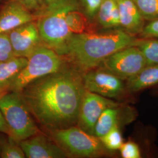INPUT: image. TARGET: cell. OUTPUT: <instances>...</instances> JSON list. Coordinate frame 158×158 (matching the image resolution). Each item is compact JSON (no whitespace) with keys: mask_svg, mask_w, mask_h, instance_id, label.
Returning <instances> with one entry per match:
<instances>
[{"mask_svg":"<svg viewBox=\"0 0 158 158\" xmlns=\"http://www.w3.org/2000/svg\"><path fill=\"white\" fill-rule=\"evenodd\" d=\"M14 53L8 32L0 34V63L14 57Z\"/></svg>","mask_w":158,"mask_h":158,"instance_id":"603a6c76","label":"cell"},{"mask_svg":"<svg viewBox=\"0 0 158 158\" xmlns=\"http://www.w3.org/2000/svg\"><path fill=\"white\" fill-rule=\"evenodd\" d=\"M79 9L77 0H63L48 5L38 15L36 24L43 44L59 55L73 35L68 27V12Z\"/></svg>","mask_w":158,"mask_h":158,"instance_id":"3957f363","label":"cell"},{"mask_svg":"<svg viewBox=\"0 0 158 158\" xmlns=\"http://www.w3.org/2000/svg\"><path fill=\"white\" fill-rule=\"evenodd\" d=\"M0 158H1V143H0Z\"/></svg>","mask_w":158,"mask_h":158,"instance_id":"f546056e","label":"cell"},{"mask_svg":"<svg viewBox=\"0 0 158 158\" xmlns=\"http://www.w3.org/2000/svg\"><path fill=\"white\" fill-rule=\"evenodd\" d=\"M97 16L99 24L104 28L120 27L118 8L116 0H102Z\"/></svg>","mask_w":158,"mask_h":158,"instance_id":"e0dca14e","label":"cell"},{"mask_svg":"<svg viewBox=\"0 0 158 158\" xmlns=\"http://www.w3.org/2000/svg\"><path fill=\"white\" fill-rule=\"evenodd\" d=\"M85 91L83 73L67 63L19 93L36 121L51 131L77 125Z\"/></svg>","mask_w":158,"mask_h":158,"instance_id":"6da1fadb","label":"cell"},{"mask_svg":"<svg viewBox=\"0 0 158 158\" xmlns=\"http://www.w3.org/2000/svg\"><path fill=\"white\" fill-rule=\"evenodd\" d=\"M145 21L158 19V0H133Z\"/></svg>","mask_w":158,"mask_h":158,"instance_id":"ffe728a7","label":"cell"},{"mask_svg":"<svg viewBox=\"0 0 158 158\" xmlns=\"http://www.w3.org/2000/svg\"><path fill=\"white\" fill-rule=\"evenodd\" d=\"M108 108L105 110L96 122L93 135L100 138L108 133L121 121V111L119 107Z\"/></svg>","mask_w":158,"mask_h":158,"instance_id":"2e32d148","label":"cell"},{"mask_svg":"<svg viewBox=\"0 0 158 158\" xmlns=\"http://www.w3.org/2000/svg\"><path fill=\"white\" fill-rule=\"evenodd\" d=\"M15 57L28 58L44 45L36 23H26L8 32Z\"/></svg>","mask_w":158,"mask_h":158,"instance_id":"30bf717a","label":"cell"},{"mask_svg":"<svg viewBox=\"0 0 158 158\" xmlns=\"http://www.w3.org/2000/svg\"><path fill=\"white\" fill-rule=\"evenodd\" d=\"M119 150L123 158H141V151L135 142L128 141L125 143H123Z\"/></svg>","mask_w":158,"mask_h":158,"instance_id":"cb8c5ba5","label":"cell"},{"mask_svg":"<svg viewBox=\"0 0 158 158\" xmlns=\"http://www.w3.org/2000/svg\"><path fill=\"white\" fill-rule=\"evenodd\" d=\"M19 144L27 158H64L69 157L55 142L40 133L19 142Z\"/></svg>","mask_w":158,"mask_h":158,"instance_id":"8fae6325","label":"cell"},{"mask_svg":"<svg viewBox=\"0 0 158 158\" xmlns=\"http://www.w3.org/2000/svg\"><path fill=\"white\" fill-rule=\"evenodd\" d=\"M0 132L5 133L8 136H10V131L8 125L6 123V119L4 118L2 113L0 110Z\"/></svg>","mask_w":158,"mask_h":158,"instance_id":"83f0119b","label":"cell"},{"mask_svg":"<svg viewBox=\"0 0 158 158\" xmlns=\"http://www.w3.org/2000/svg\"><path fill=\"white\" fill-rule=\"evenodd\" d=\"M27 59L26 65L12 81L9 92L19 93L31 82L56 72L68 63L55 51L45 45L36 49Z\"/></svg>","mask_w":158,"mask_h":158,"instance_id":"5b68a950","label":"cell"},{"mask_svg":"<svg viewBox=\"0 0 158 158\" xmlns=\"http://www.w3.org/2000/svg\"><path fill=\"white\" fill-rule=\"evenodd\" d=\"M28 10L35 8L40 6L42 0H17Z\"/></svg>","mask_w":158,"mask_h":158,"instance_id":"4316f807","label":"cell"},{"mask_svg":"<svg viewBox=\"0 0 158 158\" xmlns=\"http://www.w3.org/2000/svg\"><path fill=\"white\" fill-rule=\"evenodd\" d=\"M102 0H83L87 17L90 19L97 16Z\"/></svg>","mask_w":158,"mask_h":158,"instance_id":"484cf974","label":"cell"},{"mask_svg":"<svg viewBox=\"0 0 158 158\" xmlns=\"http://www.w3.org/2000/svg\"><path fill=\"white\" fill-rule=\"evenodd\" d=\"M147 66L146 59L141 50L136 46H131L107 57L99 67L123 80H127Z\"/></svg>","mask_w":158,"mask_h":158,"instance_id":"52a82bcc","label":"cell"},{"mask_svg":"<svg viewBox=\"0 0 158 158\" xmlns=\"http://www.w3.org/2000/svg\"><path fill=\"white\" fill-rule=\"evenodd\" d=\"M99 138L104 147L110 151L118 150L124 143L118 125L115 126L106 134Z\"/></svg>","mask_w":158,"mask_h":158,"instance_id":"44dd1931","label":"cell"},{"mask_svg":"<svg viewBox=\"0 0 158 158\" xmlns=\"http://www.w3.org/2000/svg\"><path fill=\"white\" fill-rule=\"evenodd\" d=\"M141 40L121 28L104 33L73 34L59 55L85 73L99 67L104 60L119 50L137 45Z\"/></svg>","mask_w":158,"mask_h":158,"instance_id":"7a4b0ae2","label":"cell"},{"mask_svg":"<svg viewBox=\"0 0 158 158\" xmlns=\"http://www.w3.org/2000/svg\"><path fill=\"white\" fill-rule=\"evenodd\" d=\"M8 140L1 144V158H25V155L18 142L8 136Z\"/></svg>","mask_w":158,"mask_h":158,"instance_id":"7402d4cb","label":"cell"},{"mask_svg":"<svg viewBox=\"0 0 158 158\" xmlns=\"http://www.w3.org/2000/svg\"><path fill=\"white\" fill-rule=\"evenodd\" d=\"M49 132L53 141L69 156L98 158L106 155L107 149L100 138L85 132L77 125Z\"/></svg>","mask_w":158,"mask_h":158,"instance_id":"8992f818","label":"cell"},{"mask_svg":"<svg viewBox=\"0 0 158 158\" xmlns=\"http://www.w3.org/2000/svg\"><path fill=\"white\" fill-rule=\"evenodd\" d=\"M28 62V59L14 57L0 63V96L9 92L12 81Z\"/></svg>","mask_w":158,"mask_h":158,"instance_id":"9a60e30c","label":"cell"},{"mask_svg":"<svg viewBox=\"0 0 158 158\" xmlns=\"http://www.w3.org/2000/svg\"><path fill=\"white\" fill-rule=\"evenodd\" d=\"M139 35L143 39L158 38V19L145 25Z\"/></svg>","mask_w":158,"mask_h":158,"instance_id":"d4e9b609","label":"cell"},{"mask_svg":"<svg viewBox=\"0 0 158 158\" xmlns=\"http://www.w3.org/2000/svg\"><path fill=\"white\" fill-rule=\"evenodd\" d=\"M158 84V64L147 66L135 76L126 80L127 93H134Z\"/></svg>","mask_w":158,"mask_h":158,"instance_id":"5bb4252c","label":"cell"},{"mask_svg":"<svg viewBox=\"0 0 158 158\" xmlns=\"http://www.w3.org/2000/svg\"><path fill=\"white\" fill-rule=\"evenodd\" d=\"M120 106L110 98L85 90L80 104L77 126L93 134L97 119L102 113L108 108Z\"/></svg>","mask_w":158,"mask_h":158,"instance_id":"9c48e42d","label":"cell"},{"mask_svg":"<svg viewBox=\"0 0 158 158\" xmlns=\"http://www.w3.org/2000/svg\"><path fill=\"white\" fill-rule=\"evenodd\" d=\"M116 2L119 15V27L131 35H139L145 25V21L134 1L116 0Z\"/></svg>","mask_w":158,"mask_h":158,"instance_id":"4fadbf2b","label":"cell"},{"mask_svg":"<svg viewBox=\"0 0 158 158\" xmlns=\"http://www.w3.org/2000/svg\"><path fill=\"white\" fill-rule=\"evenodd\" d=\"M136 46L145 57L147 66L158 65V38H141Z\"/></svg>","mask_w":158,"mask_h":158,"instance_id":"d6986e66","label":"cell"},{"mask_svg":"<svg viewBox=\"0 0 158 158\" xmlns=\"http://www.w3.org/2000/svg\"><path fill=\"white\" fill-rule=\"evenodd\" d=\"M62 1L63 0H45V2L47 6H48V5L55 4V3H56V2Z\"/></svg>","mask_w":158,"mask_h":158,"instance_id":"f1b7e54d","label":"cell"},{"mask_svg":"<svg viewBox=\"0 0 158 158\" xmlns=\"http://www.w3.org/2000/svg\"><path fill=\"white\" fill-rule=\"evenodd\" d=\"M0 110L10 131V136L17 142L40 133L19 93L10 91L0 96Z\"/></svg>","mask_w":158,"mask_h":158,"instance_id":"277c9868","label":"cell"},{"mask_svg":"<svg viewBox=\"0 0 158 158\" xmlns=\"http://www.w3.org/2000/svg\"><path fill=\"white\" fill-rule=\"evenodd\" d=\"M35 18L36 16L18 1H12L0 12V34L8 32L23 24L34 21Z\"/></svg>","mask_w":158,"mask_h":158,"instance_id":"7c38bea8","label":"cell"},{"mask_svg":"<svg viewBox=\"0 0 158 158\" xmlns=\"http://www.w3.org/2000/svg\"><path fill=\"white\" fill-rule=\"evenodd\" d=\"M85 90L108 98H118L127 93L124 80L102 68L83 73Z\"/></svg>","mask_w":158,"mask_h":158,"instance_id":"ba28073f","label":"cell"},{"mask_svg":"<svg viewBox=\"0 0 158 158\" xmlns=\"http://www.w3.org/2000/svg\"><path fill=\"white\" fill-rule=\"evenodd\" d=\"M68 27L73 34H79L87 32L89 19L86 15L74 9L68 12L66 16Z\"/></svg>","mask_w":158,"mask_h":158,"instance_id":"ac0fdd59","label":"cell"}]
</instances>
